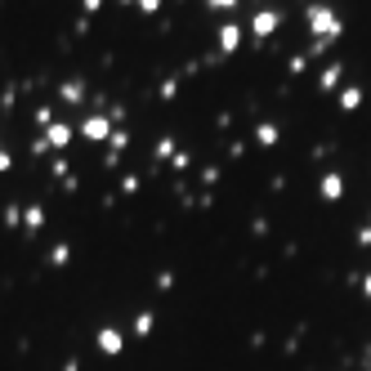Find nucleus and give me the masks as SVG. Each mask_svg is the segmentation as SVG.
I'll use <instances>...</instances> for the list:
<instances>
[{"label":"nucleus","instance_id":"bb28decb","mask_svg":"<svg viewBox=\"0 0 371 371\" xmlns=\"http://www.w3.org/2000/svg\"><path fill=\"white\" fill-rule=\"evenodd\" d=\"M81 5H86V14H98V9H103V0H81Z\"/></svg>","mask_w":371,"mask_h":371},{"label":"nucleus","instance_id":"ddd939ff","mask_svg":"<svg viewBox=\"0 0 371 371\" xmlns=\"http://www.w3.org/2000/svg\"><path fill=\"white\" fill-rule=\"evenodd\" d=\"M362 98H367V94H362L358 86H345V90H340V108H345V112H358Z\"/></svg>","mask_w":371,"mask_h":371},{"label":"nucleus","instance_id":"b1692460","mask_svg":"<svg viewBox=\"0 0 371 371\" xmlns=\"http://www.w3.org/2000/svg\"><path fill=\"white\" fill-rule=\"evenodd\" d=\"M121 193H139V175H126L121 179Z\"/></svg>","mask_w":371,"mask_h":371},{"label":"nucleus","instance_id":"c85d7f7f","mask_svg":"<svg viewBox=\"0 0 371 371\" xmlns=\"http://www.w3.org/2000/svg\"><path fill=\"white\" fill-rule=\"evenodd\" d=\"M362 295H367V300H371V273H367V278H362Z\"/></svg>","mask_w":371,"mask_h":371},{"label":"nucleus","instance_id":"f257e3e1","mask_svg":"<svg viewBox=\"0 0 371 371\" xmlns=\"http://www.w3.org/2000/svg\"><path fill=\"white\" fill-rule=\"evenodd\" d=\"M305 23H309V36H313V41H327V45L345 31L340 14H335L331 5H305Z\"/></svg>","mask_w":371,"mask_h":371},{"label":"nucleus","instance_id":"7c9ffc66","mask_svg":"<svg viewBox=\"0 0 371 371\" xmlns=\"http://www.w3.org/2000/svg\"><path fill=\"white\" fill-rule=\"evenodd\" d=\"M367 362H371V345H367Z\"/></svg>","mask_w":371,"mask_h":371},{"label":"nucleus","instance_id":"7ed1b4c3","mask_svg":"<svg viewBox=\"0 0 371 371\" xmlns=\"http://www.w3.org/2000/svg\"><path fill=\"white\" fill-rule=\"evenodd\" d=\"M112 130H116V126H112V116H108V112H94V116H86V121H81L76 134H81L86 143H108V139H112Z\"/></svg>","mask_w":371,"mask_h":371},{"label":"nucleus","instance_id":"2f4dec72","mask_svg":"<svg viewBox=\"0 0 371 371\" xmlns=\"http://www.w3.org/2000/svg\"><path fill=\"white\" fill-rule=\"evenodd\" d=\"M0 148H5V143H0Z\"/></svg>","mask_w":371,"mask_h":371},{"label":"nucleus","instance_id":"dca6fc26","mask_svg":"<svg viewBox=\"0 0 371 371\" xmlns=\"http://www.w3.org/2000/svg\"><path fill=\"white\" fill-rule=\"evenodd\" d=\"M54 121H59V116H54V103H41V108H36V126H41V130H49Z\"/></svg>","mask_w":371,"mask_h":371},{"label":"nucleus","instance_id":"f03ea898","mask_svg":"<svg viewBox=\"0 0 371 371\" xmlns=\"http://www.w3.org/2000/svg\"><path fill=\"white\" fill-rule=\"evenodd\" d=\"M94 349L103 353V358H121V353H126V331L112 327V322H103V327L94 331Z\"/></svg>","mask_w":371,"mask_h":371},{"label":"nucleus","instance_id":"aec40b11","mask_svg":"<svg viewBox=\"0 0 371 371\" xmlns=\"http://www.w3.org/2000/svg\"><path fill=\"white\" fill-rule=\"evenodd\" d=\"M14 171V153H9V148H0V175H9Z\"/></svg>","mask_w":371,"mask_h":371},{"label":"nucleus","instance_id":"20e7f679","mask_svg":"<svg viewBox=\"0 0 371 371\" xmlns=\"http://www.w3.org/2000/svg\"><path fill=\"white\" fill-rule=\"evenodd\" d=\"M278 27H282V14L278 9H255V19H250V36L268 41V36H278Z\"/></svg>","mask_w":371,"mask_h":371},{"label":"nucleus","instance_id":"6ab92c4d","mask_svg":"<svg viewBox=\"0 0 371 371\" xmlns=\"http://www.w3.org/2000/svg\"><path fill=\"white\" fill-rule=\"evenodd\" d=\"M54 175H59V179H63V183H67V179H72V166H67V161H63V157H54Z\"/></svg>","mask_w":371,"mask_h":371},{"label":"nucleus","instance_id":"423d86ee","mask_svg":"<svg viewBox=\"0 0 371 371\" xmlns=\"http://www.w3.org/2000/svg\"><path fill=\"white\" fill-rule=\"evenodd\" d=\"M317 197H322V201H340L345 197V179L335 171H327L322 179H317Z\"/></svg>","mask_w":371,"mask_h":371},{"label":"nucleus","instance_id":"cd10ccee","mask_svg":"<svg viewBox=\"0 0 371 371\" xmlns=\"http://www.w3.org/2000/svg\"><path fill=\"white\" fill-rule=\"evenodd\" d=\"M63 371H81V362H76V358H67V362H63Z\"/></svg>","mask_w":371,"mask_h":371},{"label":"nucleus","instance_id":"f8f14e48","mask_svg":"<svg viewBox=\"0 0 371 371\" xmlns=\"http://www.w3.org/2000/svg\"><path fill=\"white\" fill-rule=\"evenodd\" d=\"M153 327H157V313H134V335H139V340H148V335H153Z\"/></svg>","mask_w":371,"mask_h":371},{"label":"nucleus","instance_id":"2eb2a0df","mask_svg":"<svg viewBox=\"0 0 371 371\" xmlns=\"http://www.w3.org/2000/svg\"><path fill=\"white\" fill-rule=\"evenodd\" d=\"M67 260H72V246H67V242H59L54 250H49V264H54V268H63Z\"/></svg>","mask_w":371,"mask_h":371},{"label":"nucleus","instance_id":"393cba45","mask_svg":"<svg viewBox=\"0 0 371 371\" xmlns=\"http://www.w3.org/2000/svg\"><path fill=\"white\" fill-rule=\"evenodd\" d=\"M206 5H210V9H224V14H228V9H238V0H206Z\"/></svg>","mask_w":371,"mask_h":371},{"label":"nucleus","instance_id":"5701e85b","mask_svg":"<svg viewBox=\"0 0 371 371\" xmlns=\"http://www.w3.org/2000/svg\"><path fill=\"white\" fill-rule=\"evenodd\" d=\"M134 9H143V14H157V9H161V0H134Z\"/></svg>","mask_w":371,"mask_h":371},{"label":"nucleus","instance_id":"9d476101","mask_svg":"<svg viewBox=\"0 0 371 371\" xmlns=\"http://www.w3.org/2000/svg\"><path fill=\"white\" fill-rule=\"evenodd\" d=\"M278 139H282V130H278L273 121H260V126H255V143H260V148H278Z\"/></svg>","mask_w":371,"mask_h":371},{"label":"nucleus","instance_id":"6e6552de","mask_svg":"<svg viewBox=\"0 0 371 371\" xmlns=\"http://www.w3.org/2000/svg\"><path fill=\"white\" fill-rule=\"evenodd\" d=\"M215 41H219V54H238V45H242V27H238V23H224Z\"/></svg>","mask_w":371,"mask_h":371},{"label":"nucleus","instance_id":"a211bd4d","mask_svg":"<svg viewBox=\"0 0 371 371\" xmlns=\"http://www.w3.org/2000/svg\"><path fill=\"white\" fill-rule=\"evenodd\" d=\"M286 67H291V72L300 76V72H305V67H309V54H291V63H286Z\"/></svg>","mask_w":371,"mask_h":371},{"label":"nucleus","instance_id":"1a4fd4ad","mask_svg":"<svg viewBox=\"0 0 371 371\" xmlns=\"http://www.w3.org/2000/svg\"><path fill=\"white\" fill-rule=\"evenodd\" d=\"M81 98H86V81H63V86H59V103L81 108Z\"/></svg>","mask_w":371,"mask_h":371},{"label":"nucleus","instance_id":"f3484780","mask_svg":"<svg viewBox=\"0 0 371 371\" xmlns=\"http://www.w3.org/2000/svg\"><path fill=\"white\" fill-rule=\"evenodd\" d=\"M5 224L19 228V224H23V210H19V206H5Z\"/></svg>","mask_w":371,"mask_h":371},{"label":"nucleus","instance_id":"39448f33","mask_svg":"<svg viewBox=\"0 0 371 371\" xmlns=\"http://www.w3.org/2000/svg\"><path fill=\"white\" fill-rule=\"evenodd\" d=\"M41 139H45V148H49V153H63V148H72V143H76V126L54 121V126H49V130L41 134Z\"/></svg>","mask_w":371,"mask_h":371},{"label":"nucleus","instance_id":"473e14b6","mask_svg":"<svg viewBox=\"0 0 371 371\" xmlns=\"http://www.w3.org/2000/svg\"><path fill=\"white\" fill-rule=\"evenodd\" d=\"M367 224H371V219H367Z\"/></svg>","mask_w":371,"mask_h":371},{"label":"nucleus","instance_id":"412c9836","mask_svg":"<svg viewBox=\"0 0 371 371\" xmlns=\"http://www.w3.org/2000/svg\"><path fill=\"white\" fill-rule=\"evenodd\" d=\"M171 286H175V273H171V268H166V273H157V291H171Z\"/></svg>","mask_w":371,"mask_h":371},{"label":"nucleus","instance_id":"4468645a","mask_svg":"<svg viewBox=\"0 0 371 371\" xmlns=\"http://www.w3.org/2000/svg\"><path fill=\"white\" fill-rule=\"evenodd\" d=\"M175 153H179V143L171 139V134H166V139H157V148H153V157H157V161H171Z\"/></svg>","mask_w":371,"mask_h":371},{"label":"nucleus","instance_id":"4be33fe9","mask_svg":"<svg viewBox=\"0 0 371 371\" xmlns=\"http://www.w3.org/2000/svg\"><path fill=\"white\" fill-rule=\"evenodd\" d=\"M188 161H193V157H188V153H183V148H179V153L171 157V166H175V171H188Z\"/></svg>","mask_w":371,"mask_h":371},{"label":"nucleus","instance_id":"c756f323","mask_svg":"<svg viewBox=\"0 0 371 371\" xmlns=\"http://www.w3.org/2000/svg\"><path fill=\"white\" fill-rule=\"evenodd\" d=\"M116 5H134V0H116Z\"/></svg>","mask_w":371,"mask_h":371},{"label":"nucleus","instance_id":"0eeeda50","mask_svg":"<svg viewBox=\"0 0 371 371\" xmlns=\"http://www.w3.org/2000/svg\"><path fill=\"white\" fill-rule=\"evenodd\" d=\"M340 81H345V63H327L322 72H317V90L331 94V90H340Z\"/></svg>","mask_w":371,"mask_h":371},{"label":"nucleus","instance_id":"9b49d317","mask_svg":"<svg viewBox=\"0 0 371 371\" xmlns=\"http://www.w3.org/2000/svg\"><path fill=\"white\" fill-rule=\"evenodd\" d=\"M23 228L27 233H41L45 228V206H23Z\"/></svg>","mask_w":371,"mask_h":371},{"label":"nucleus","instance_id":"a878e982","mask_svg":"<svg viewBox=\"0 0 371 371\" xmlns=\"http://www.w3.org/2000/svg\"><path fill=\"white\" fill-rule=\"evenodd\" d=\"M358 246H371V224H362V228H358Z\"/></svg>","mask_w":371,"mask_h":371}]
</instances>
